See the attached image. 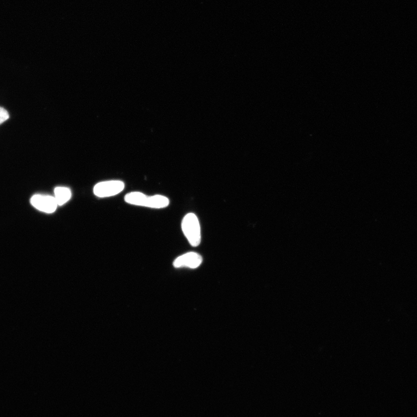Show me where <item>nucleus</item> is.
I'll list each match as a JSON object with an SVG mask.
<instances>
[{"label": "nucleus", "mask_w": 417, "mask_h": 417, "mask_svg": "<svg viewBox=\"0 0 417 417\" xmlns=\"http://www.w3.org/2000/svg\"><path fill=\"white\" fill-rule=\"evenodd\" d=\"M181 228L184 236L192 247H197L200 243V227L198 218L190 213L185 216L181 223Z\"/></svg>", "instance_id": "1"}, {"label": "nucleus", "mask_w": 417, "mask_h": 417, "mask_svg": "<svg viewBox=\"0 0 417 417\" xmlns=\"http://www.w3.org/2000/svg\"><path fill=\"white\" fill-rule=\"evenodd\" d=\"M124 182L119 180H111L100 182L94 187V192L100 198L112 196L117 195L124 189Z\"/></svg>", "instance_id": "2"}, {"label": "nucleus", "mask_w": 417, "mask_h": 417, "mask_svg": "<svg viewBox=\"0 0 417 417\" xmlns=\"http://www.w3.org/2000/svg\"><path fill=\"white\" fill-rule=\"evenodd\" d=\"M31 203L37 210L47 214L54 213L58 206L55 197L49 195H35L32 197Z\"/></svg>", "instance_id": "3"}, {"label": "nucleus", "mask_w": 417, "mask_h": 417, "mask_svg": "<svg viewBox=\"0 0 417 417\" xmlns=\"http://www.w3.org/2000/svg\"><path fill=\"white\" fill-rule=\"evenodd\" d=\"M202 262V257L198 253L189 252L178 257L173 262L175 268L188 267L190 269H196Z\"/></svg>", "instance_id": "4"}, {"label": "nucleus", "mask_w": 417, "mask_h": 417, "mask_svg": "<svg viewBox=\"0 0 417 417\" xmlns=\"http://www.w3.org/2000/svg\"><path fill=\"white\" fill-rule=\"evenodd\" d=\"M150 196H148L143 193L133 192L128 193L125 197L126 202L134 205L148 207L150 203Z\"/></svg>", "instance_id": "5"}, {"label": "nucleus", "mask_w": 417, "mask_h": 417, "mask_svg": "<svg viewBox=\"0 0 417 417\" xmlns=\"http://www.w3.org/2000/svg\"><path fill=\"white\" fill-rule=\"evenodd\" d=\"M55 198L58 205L62 206L68 202L72 196V192L69 188L58 187L55 189Z\"/></svg>", "instance_id": "6"}, {"label": "nucleus", "mask_w": 417, "mask_h": 417, "mask_svg": "<svg viewBox=\"0 0 417 417\" xmlns=\"http://www.w3.org/2000/svg\"><path fill=\"white\" fill-rule=\"evenodd\" d=\"M169 204V200L166 196L155 195L150 196L149 207L155 209L164 208L168 206Z\"/></svg>", "instance_id": "7"}, {"label": "nucleus", "mask_w": 417, "mask_h": 417, "mask_svg": "<svg viewBox=\"0 0 417 417\" xmlns=\"http://www.w3.org/2000/svg\"><path fill=\"white\" fill-rule=\"evenodd\" d=\"M10 117L8 111L0 107V124L6 122Z\"/></svg>", "instance_id": "8"}]
</instances>
